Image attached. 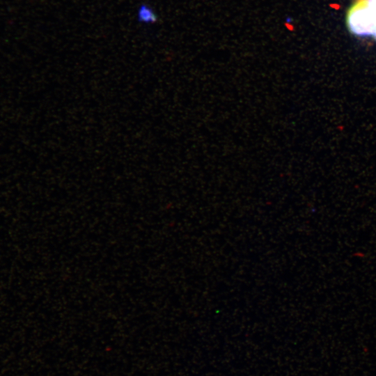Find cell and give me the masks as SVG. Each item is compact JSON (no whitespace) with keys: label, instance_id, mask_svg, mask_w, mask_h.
Returning a JSON list of instances; mask_svg holds the SVG:
<instances>
[{"label":"cell","instance_id":"1","mask_svg":"<svg viewBox=\"0 0 376 376\" xmlns=\"http://www.w3.org/2000/svg\"><path fill=\"white\" fill-rule=\"evenodd\" d=\"M346 23L350 32L355 36H373L368 0H354L347 10Z\"/></svg>","mask_w":376,"mask_h":376},{"label":"cell","instance_id":"2","mask_svg":"<svg viewBox=\"0 0 376 376\" xmlns=\"http://www.w3.org/2000/svg\"><path fill=\"white\" fill-rule=\"evenodd\" d=\"M138 18L140 22L146 24L154 23L157 20V15L151 8L142 4L138 10Z\"/></svg>","mask_w":376,"mask_h":376},{"label":"cell","instance_id":"3","mask_svg":"<svg viewBox=\"0 0 376 376\" xmlns=\"http://www.w3.org/2000/svg\"><path fill=\"white\" fill-rule=\"evenodd\" d=\"M368 8L373 25V36L376 40V0H368Z\"/></svg>","mask_w":376,"mask_h":376}]
</instances>
